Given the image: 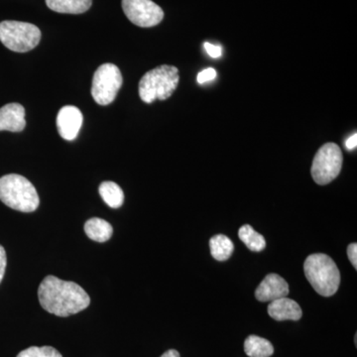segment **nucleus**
<instances>
[{"mask_svg":"<svg viewBox=\"0 0 357 357\" xmlns=\"http://www.w3.org/2000/svg\"><path fill=\"white\" fill-rule=\"evenodd\" d=\"M38 297L45 311L62 318L84 311L91 304V298L81 286L52 275L40 284Z\"/></svg>","mask_w":357,"mask_h":357,"instance_id":"f257e3e1","label":"nucleus"},{"mask_svg":"<svg viewBox=\"0 0 357 357\" xmlns=\"http://www.w3.org/2000/svg\"><path fill=\"white\" fill-rule=\"evenodd\" d=\"M0 201L13 210L33 213L38 208V192L29 180L17 174L0 178Z\"/></svg>","mask_w":357,"mask_h":357,"instance_id":"f03ea898","label":"nucleus"},{"mask_svg":"<svg viewBox=\"0 0 357 357\" xmlns=\"http://www.w3.org/2000/svg\"><path fill=\"white\" fill-rule=\"evenodd\" d=\"M307 281L316 292L324 297H331L337 292L340 283V270L330 256L314 253L307 256L304 263Z\"/></svg>","mask_w":357,"mask_h":357,"instance_id":"7ed1b4c3","label":"nucleus"},{"mask_svg":"<svg viewBox=\"0 0 357 357\" xmlns=\"http://www.w3.org/2000/svg\"><path fill=\"white\" fill-rule=\"evenodd\" d=\"M180 77L174 66L162 65L147 72L139 82V96L146 103L165 100L177 89Z\"/></svg>","mask_w":357,"mask_h":357,"instance_id":"20e7f679","label":"nucleus"},{"mask_svg":"<svg viewBox=\"0 0 357 357\" xmlns=\"http://www.w3.org/2000/svg\"><path fill=\"white\" fill-rule=\"evenodd\" d=\"M41 40V31L36 25L20 21L0 23V41L7 49L26 53L36 48Z\"/></svg>","mask_w":357,"mask_h":357,"instance_id":"39448f33","label":"nucleus"},{"mask_svg":"<svg viewBox=\"0 0 357 357\" xmlns=\"http://www.w3.org/2000/svg\"><path fill=\"white\" fill-rule=\"evenodd\" d=\"M344 156L335 143H326L319 148L314 156L311 169L312 177L318 185L330 184L340 175Z\"/></svg>","mask_w":357,"mask_h":357,"instance_id":"423d86ee","label":"nucleus"},{"mask_svg":"<svg viewBox=\"0 0 357 357\" xmlns=\"http://www.w3.org/2000/svg\"><path fill=\"white\" fill-rule=\"evenodd\" d=\"M121 70L114 64H103L96 70L91 84V96L100 105L114 102L122 86Z\"/></svg>","mask_w":357,"mask_h":357,"instance_id":"0eeeda50","label":"nucleus"},{"mask_svg":"<svg viewBox=\"0 0 357 357\" xmlns=\"http://www.w3.org/2000/svg\"><path fill=\"white\" fill-rule=\"evenodd\" d=\"M122 9L129 21L139 27H153L164 18V11L152 0H122Z\"/></svg>","mask_w":357,"mask_h":357,"instance_id":"6e6552de","label":"nucleus"},{"mask_svg":"<svg viewBox=\"0 0 357 357\" xmlns=\"http://www.w3.org/2000/svg\"><path fill=\"white\" fill-rule=\"evenodd\" d=\"M83 121V114L77 107L73 105L62 107L57 115V129L61 137L68 141L76 139Z\"/></svg>","mask_w":357,"mask_h":357,"instance_id":"1a4fd4ad","label":"nucleus"},{"mask_svg":"<svg viewBox=\"0 0 357 357\" xmlns=\"http://www.w3.org/2000/svg\"><path fill=\"white\" fill-rule=\"evenodd\" d=\"M289 285L285 279L278 274H268L255 291L256 299L260 302H272V301L287 297Z\"/></svg>","mask_w":357,"mask_h":357,"instance_id":"9d476101","label":"nucleus"},{"mask_svg":"<svg viewBox=\"0 0 357 357\" xmlns=\"http://www.w3.org/2000/svg\"><path fill=\"white\" fill-rule=\"evenodd\" d=\"M25 126V109L20 103H8L0 109V131L21 132Z\"/></svg>","mask_w":357,"mask_h":357,"instance_id":"9b49d317","label":"nucleus"},{"mask_svg":"<svg viewBox=\"0 0 357 357\" xmlns=\"http://www.w3.org/2000/svg\"><path fill=\"white\" fill-rule=\"evenodd\" d=\"M268 314L278 321H299L303 316L299 304L287 297L272 301L268 306Z\"/></svg>","mask_w":357,"mask_h":357,"instance_id":"f8f14e48","label":"nucleus"},{"mask_svg":"<svg viewBox=\"0 0 357 357\" xmlns=\"http://www.w3.org/2000/svg\"><path fill=\"white\" fill-rule=\"evenodd\" d=\"M84 232L91 241L102 243L112 238L114 229L107 220L100 218H93L84 223Z\"/></svg>","mask_w":357,"mask_h":357,"instance_id":"ddd939ff","label":"nucleus"},{"mask_svg":"<svg viewBox=\"0 0 357 357\" xmlns=\"http://www.w3.org/2000/svg\"><path fill=\"white\" fill-rule=\"evenodd\" d=\"M93 0H46L47 6L58 13L82 14L91 8Z\"/></svg>","mask_w":357,"mask_h":357,"instance_id":"4468645a","label":"nucleus"},{"mask_svg":"<svg viewBox=\"0 0 357 357\" xmlns=\"http://www.w3.org/2000/svg\"><path fill=\"white\" fill-rule=\"evenodd\" d=\"M244 351L249 357H270L274 354V347L265 338L249 335L244 342Z\"/></svg>","mask_w":357,"mask_h":357,"instance_id":"2eb2a0df","label":"nucleus"},{"mask_svg":"<svg viewBox=\"0 0 357 357\" xmlns=\"http://www.w3.org/2000/svg\"><path fill=\"white\" fill-rule=\"evenodd\" d=\"M211 256L218 261H227L232 255L234 244L229 237L223 234H218L211 237L210 241Z\"/></svg>","mask_w":357,"mask_h":357,"instance_id":"dca6fc26","label":"nucleus"},{"mask_svg":"<svg viewBox=\"0 0 357 357\" xmlns=\"http://www.w3.org/2000/svg\"><path fill=\"white\" fill-rule=\"evenodd\" d=\"M98 192L107 206L112 208H121L124 202V194L121 188L114 182H103L98 188Z\"/></svg>","mask_w":357,"mask_h":357,"instance_id":"f3484780","label":"nucleus"},{"mask_svg":"<svg viewBox=\"0 0 357 357\" xmlns=\"http://www.w3.org/2000/svg\"><path fill=\"white\" fill-rule=\"evenodd\" d=\"M238 236L249 250L260 252L266 248V241L262 234H258L251 225H245L241 227Z\"/></svg>","mask_w":357,"mask_h":357,"instance_id":"a211bd4d","label":"nucleus"},{"mask_svg":"<svg viewBox=\"0 0 357 357\" xmlns=\"http://www.w3.org/2000/svg\"><path fill=\"white\" fill-rule=\"evenodd\" d=\"M17 357H63L62 354L52 347H31L20 352Z\"/></svg>","mask_w":357,"mask_h":357,"instance_id":"6ab92c4d","label":"nucleus"},{"mask_svg":"<svg viewBox=\"0 0 357 357\" xmlns=\"http://www.w3.org/2000/svg\"><path fill=\"white\" fill-rule=\"evenodd\" d=\"M215 77H217V72H215V70L213 69V68H208V69L202 70V72L199 73L197 81H198L199 84H204L206 83V82L213 81Z\"/></svg>","mask_w":357,"mask_h":357,"instance_id":"aec40b11","label":"nucleus"},{"mask_svg":"<svg viewBox=\"0 0 357 357\" xmlns=\"http://www.w3.org/2000/svg\"><path fill=\"white\" fill-rule=\"evenodd\" d=\"M204 49H206V53L211 56V58H220L222 56V48L220 46H217V45H213L211 43L204 44Z\"/></svg>","mask_w":357,"mask_h":357,"instance_id":"412c9836","label":"nucleus"},{"mask_svg":"<svg viewBox=\"0 0 357 357\" xmlns=\"http://www.w3.org/2000/svg\"><path fill=\"white\" fill-rule=\"evenodd\" d=\"M7 265V256L6 251L3 246L0 245V283L3 279L4 274H6Z\"/></svg>","mask_w":357,"mask_h":357,"instance_id":"4be33fe9","label":"nucleus"},{"mask_svg":"<svg viewBox=\"0 0 357 357\" xmlns=\"http://www.w3.org/2000/svg\"><path fill=\"white\" fill-rule=\"evenodd\" d=\"M347 256L349 259L351 260L352 266L357 269V244L351 243L349 244L347 248Z\"/></svg>","mask_w":357,"mask_h":357,"instance_id":"5701e85b","label":"nucleus"},{"mask_svg":"<svg viewBox=\"0 0 357 357\" xmlns=\"http://www.w3.org/2000/svg\"><path fill=\"white\" fill-rule=\"evenodd\" d=\"M345 146H347L349 150H354V148L357 146V135L356 134H354V135L351 136L349 139L345 142Z\"/></svg>","mask_w":357,"mask_h":357,"instance_id":"b1692460","label":"nucleus"},{"mask_svg":"<svg viewBox=\"0 0 357 357\" xmlns=\"http://www.w3.org/2000/svg\"><path fill=\"white\" fill-rule=\"evenodd\" d=\"M160 357H181L180 354L175 349H169L168 351H166L165 354H162Z\"/></svg>","mask_w":357,"mask_h":357,"instance_id":"393cba45","label":"nucleus"}]
</instances>
